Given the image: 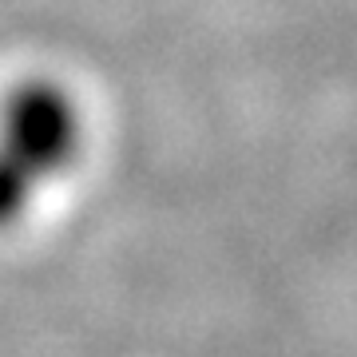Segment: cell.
I'll list each match as a JSON object with an SVG mask.
<instances>
[{"label":"cell","mask_w":357,"mask_h":357,"mask_svg":"<svg viewBox=\"0 0 357 357\" xmlns=\"http://www.w3.org/2000/svg\"><path fill=\"white\" fill-rule=\"evenodd\" d=\"M79 147V112L52 79H24L0 103V230L60 175Z\"/></svg>","instance_id":"1"}]
</instances>
